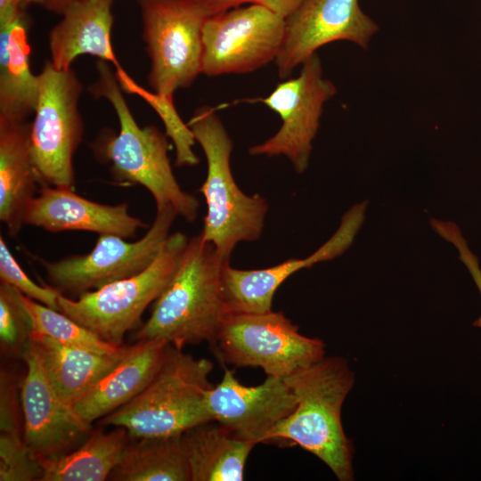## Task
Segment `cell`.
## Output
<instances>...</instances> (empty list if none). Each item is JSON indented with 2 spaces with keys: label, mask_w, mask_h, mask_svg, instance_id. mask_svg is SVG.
<instances>
[{
  "label": "cell",
  "mask_w": 481,
  "mask_h": 481,
  "mask_svg": "<svg viewBox=\"0 0 481 481\" xmlns=\"http://www.w3.org/2000/svg\"><path fill=\"white\" fill-rule=\"evenodd\" d=\"M432 228L444 240L452 243L459 252L460 260L465 265L471 274L481 296V268L477 257L469 249L468 243L461 230L452 222L432 219ZM473 325L481 328V315L473 322Z\"/></svg>",
  "instance_id": "obj_30"
},
{
  "label": "cell",
  "mask_w": 481,
  "mask_h": 481,
  "mask_svg": "<svg viewBox=\"0 0 481 481\" xmlns=\"http://www.w3.org/2000/svg\"><path fill=\"white\" fill-rule=\"evenodd\" d=\"M114 0H79L61 13L62 19L49 34L50 61L58 69H69L77 57L89 54L121 66L112 44Z\"/></svg>",
  "instance_id": "obj_19"
},
{
  "label": "cell",
  "mask_w": 481,
  "mask_h": 481,
  "mask_svg": "<svg viewBox=\"0 0 481 481\" xmlns=\"http://www.w3.org/2000/svg\"><path fill=\"white\" fill-rule=\"evenodd\" d=\"M79 0H42L41 4L48 11L61 14L73 3Z\"/></svg>",
  "instance_id": "obj_33"
},
{
  "label": "cell",
  "mask_w": 481,
  "mask_h": 481,
  "mask_svg": "<svg viewBox=\"0 0 481 481\" xmlns=\"http://www.w3.org/2000/svg\"><path fill=\"white\" fill-rule=\"evenodd\" d=\"M21 358L27 365L20 390L25 443L37 458L64 454L89 435L91 425L55 392L30 341Z\"/></svg>",
  "instance_id": "obj_15"
},
{
  "label": "cell",
  "mask_w": 481,
  "mask_h": 481,
  "mask_svg": "<svg viewBox=\"0 0 481 481\" xmlns=\"http://www.w3.org/2000/svg\"><path fill=\"white\" fill-rule=\"evenodd\" d=\"M22 300L32 320L33 333L49 337L65 345L102 355H114L124 346L111 345L63 313L48 307L22 294Z\"/></svg>",
  "instance_id": "obj_26"
},
{
  "label": "cell",
  "mask_w": 481,
  "mask_h": 481,
  "mask_svg": "<svg viewBox=\"0 0 481 481\" xmlns=\"http://www.w3.org/2000/svg\"><path fill=\"white\" fill-rule=\"evenodd\" d=\"M208 17L225 12L242 4L263 5L286 18L297 10L305 0H195Z\"/></svg>",
  "instance_id": "obj_31"
},
{
  "label": "cell",
  "mask_w": 481,
  "mask_h": 481,
  "mask_svg": "<svg viewBox=\"0 0 481 481\" xmlns=\"http://www.w3.org/2000/svg\"><path fill=\"white\" fill-rule=\"evenodd\" d=\"M23 224L50 232L86 231L113 234L126 239L135 236L138 229L148 226L128 212V205L102 204L77 195L74 188L39 186L38 193L29 202Z\"/></svg>",
  "instance_id": "obj_17"
},
{
  "label": "cell",
  "mask_w": 481,
  "mask_h": 481,
  "mask_svg": "<svg viewBox=\"0 0 481 481\" xmlns=\"http://www.w3.org/2000/svg\"><path fill=\"white\" fill-rule=\"evenodd\" d=\"M378 24L360 7L359 0H305L285 18L281 51L275 60L279 77L335 41H349L366 49Z\"/></svg>",
  "instance_id": "obj_13"
},
{
  "label": "cell",
  "mask_w": 481,
  "mask_h": 481,
  "mask_svg": "<svg viewBox=\"0 0 481 481\" xmlns=\"http://www.w3.org/2000/svg\"><path fill=\"white\" fill-rule=\"evenodd\" d=\"M39 181L30 150V123L0 118V220L10 236L23 224V214Z\"/></svg>",
  "instance_id": "obj_20"
},
{
  "label": "cell",
  "mask_w": 481,
  "mask_h": 481,
  "mask_svg": "<svg viewBox=\"0 0 481 481\" xmlns=\"http://www.w3.org/2000/svg\"><path fill=\"white\" fill-rule=\"evenodd\" d=\"M0 280L26 297L59 311L60 294L51 286H41L33 281L14 258L3 236H0Z\"/></svg>",
  "instance_id": "obj_29"
},
{
  "label": "cell",
  "mask_w": 481,
  "mask_h": 481,
  "mask_svg": "<svg viewBox=\"0 0 481 481\" xmlns=\"http://www.w3.org/2000/svg\"><path fill=\"white\" fill-rule=\"evenodd\" d=\"M21 296L12 286L1 282L0 346L9 357H22L33 333L32 320Z\"/></svg>",
  "instance_id": "obj_28"
},
{
  "label": "cell",
  "mask_w": 481,
  "mask_h": 481,
  "mask_svg": "<svg viewBox=\"0 0 481 481\" xmlns=\"http://www.w3.org/2000/svg\"><path fill=\"white\" fill-rule=\"evenodd\" d=\"M130 438L122 427H115L109 432L94 431L73 452L39 458L44 469L41 481L108 480Z\"/></svg>",
  "instance_id": "obj_24"
},
{
  "label": "cell",
  "mask_w": 481,
  "mask_h": 481,
  "mask_svg": "<svg viewBox=\"0 0 481 481\" xmlns=\"http://www.w3.org/2000/svg\"><path fill=\"white\" fill-rule=\"evenodd\" d=\"M169 343L137 340L119 363L79 398L73 408L86 423L102 420L138 395L160 368Z\"/></svg>",
  "instance_id": "obj_18"
},
{
  "label": "cell",
  "mask_w": 481,
  "mask_h": 481,
  "mask_svg": "<svg viewBox=\"0 0 481 481\" xmlns=\"http://www.w3.org/2000/svg\"><path fill=\"white\" fill-rule=\"evenodd\" d=\"M177 214L167 207L157 209L152 224L135 241L100 234L93 249L57 261L38 258L51 287L60 293L80 296L111 282L135 275L148 267L168 238Z\"/></svg>",
  "instance_id": "obj_10"
},
{
  "label": "cell",
  "mask_w": 481,
  "mask_h": 481,
  "mask_svg": "<svg viewBox=\"0 0 481 481\" xmlns=\"http://www.w3.org/2000/svg\"><path fill=\"white\" fill-rule=\"evenodd\" d=\"M188 240L183 232L172 233L141 273L83 293L77 299L60 293L59 311L102 340L121 346L125 335L138 325L147 306L169 283Z\"/></svg>",
  "instance_id": "obj_6"
},
{
  "label": "cell",
  "mask_w": 481,
  "mask_h": 481,
  "mask_svg": "<svg viewBox=\"0 0 481 481\" xmlns=\"http://www.w3.org/2000/svg\"><path fill=\"white\" fill-rule=\"evenodd\" d=\"M283 379L297 406L272 429L268 443L298 444L325 463L338 480H353V446L341 422L342 405L355 381L346 360L324 357Z\"/></svg>",
  "instance_id": "obj_3"
},
{
  "label": "cell",
  "mask_w": 481,
  "mask_h": 481,
  "mask_svg": "<svg viewBox=\"0 0 481 481\" xmlns=\"http://www.w3.org/2000/svg\"><path fill=\"white\" fill-rule=\"evenodd\" d=\"M181 436L130 438L111 481H191Z\"/></svg>",
  "instance_id": "obj_25"
},
{
  "label": "cell",
  "mask_w": 481,
  "mask_h": 481,
  "mask_svg": "<svg viewBox=\"0 0 481 481\" xmlns=\"http://www.w3.org/2000/svg\"><path fill=\"white\" fill-rule=\"evenodd\" d=\"M226 264L201 233L189 239L176 271L134 338L161 339L181 349L202 342L212 346L231 313L223 286Z\"/></svg>",
  "instance_id": "obj_2"
},
{
  "label": "cell",
  "mask_w": 481,
  "mask_h": 481,
  "mask_svg": "<svg viewBox=\"0 0 481 481\" xmlns=\"http://www.w3.org/2000/svg\"><path fill=\"white\" fill-rule=\"evenodd\" d=\"M222 363L259 367L267 376L285 378L325 355V344L298 331L282 312H231L211 346Z\"/></svg>",
  "instance_id": "obj_8"
},
{
  "label": "cell",
  "mask_w": 481,
  "mask_h": 481,
  "mask_svg": "<svg viewBox=\"0 0 481 481\" xmlns=\"http://www.w3.org/2000/svg\"><path fill=\"white\" fill-rule=\"evenodd\" d=\"M188 126L208 164L206 180L198 190L208 208L201 235L229 262L239 242L260 238L269 206L265 198L247 195L237 185L230 167L233 143L212 108L197 109Z\"/></svg>",
  "instance_id": "obj_5"
},
{
  "label": "cell",
  "mask_w": 481,
  "mask_h": 481,
  "mask_svg": "<svg viewBox=\"0 0 481 481\" xmlns=\"http://www.w3.org/2000/svg\"><path fill=\"white\" fill-rule=\"evenodd\" d=\"M97 79L89 91L95 98L106 99L113 107L119 131L102 132L93 143L98 159L110 165L113 178L119 183L140 184L152 195L157 209L170 207L177 216L193 222L199 200L184 192L176 181L168 158L166 135L150 125L141 127L122 94L115 72L108 62H96Z\"/></svg>",
  "instance_id": "obj_1"
},
{
  "label": "cell",
  "mask_w": 481,
  "mask_h": 481,
  "mask_svg": "<svg viewBox=\"0 0 481 481\" xmlns=\"http://www.w3.org/2000/svg\"><path fill=\"white\" fill-rule=\"evenodd\" d=\"M337 93L335 85L323 77L317 53L302 64L297 77L280 84L265 98L248 100L260 102L276 112L280 129L264 143L249 147L253 156H285L297 173L308 167L313 141L320 126L324 103Z\"/></svg>",
  "instance_id": "obj_12"
},
{
  "label": "cell",
  "mask_w": 481,
  "mask_h": 481,
  "mask_svg": "<svg viewBox=\"0 0 481 481\" xmlns=\"http://www.w3.org/2000/svg\"><path fill=\"white\" fill-rule=\"evenodd\" d=\"M285 18L257 4L208 17L202 29L201 73L244 74L276 60Z\"/></svg>",
  "instance_id": "obj_11"
},
{
  "label": "cell",
  "mask_w": 481,
  "mask_h": 481,
  "mask_svg": "<svg viewBox=\"0 0 481 481\" xmlns=\"http://www.w3.org/2000/svg\"><path fill=\"white\" fill-rule=\"evenodd\" d=\"M26 14L0 26V118L26 121L35 113L37 76L29 65Z\"/></svg>",
  "instance_id": "obj_23"
},
{
  "label": "cell",
  "mask_w": 481,
  "mask_h": 481,
  "mask_svg": "<svg viewBox=\"0 0 481 481\" xmlns=\"http://www.w3.org/2000/svg\"><path fill=\"white\" fill-rule=\"evenodd\" d=\"M207 403L213 420L234 436L255 444L268 443L272 429L297 406L294 393L283 378L267 376L263 383L247 387L228 369L208 391Z\"/></svg>",
  "instance_id": "obj_14"
},
{
  "label": "cell",
  "mask_w": 481,
  "mask_h": 481,
  "mask_svg": "<svg viewBox=\"0 0 481 481\" xmlns=\"http://www.w3.org/2000/svg\"><path fill=\"white\" fill-rule=\"evenodd\" d=\"M43 371L58 395L72 405L110 371L126 346L114 355H102L32 333L30 339Z\"/></svg>",
  "instance_id": "obj_21"
},
{
  "label": "cell",
  "mask_w": 481,
  "mask_h": 481,
  "mask_svg": "<svg viewBox=\"0 0 481 481\" xmlns=\"http://www.w3.org/2000/svg\"><path fill=\"white\" fill-rule=\"evenodd\" d=\"M37 76L30 150L39 184L74 188L73 156L84 133L78 110L83 86L72 69H58L50 61Z\"/></svg>",
  "instance_id": "obj_7"
},
{
  "label": "cell",
  "mask_w": 481,
  "mask_h": 481,
  "mask_svg": "<svg viewBox=\"0 0 481 481\" xmlns=\"http://www.w3.org/2000/svg\"><path fill=\"white\" fill-rule=\"evenodd\" d=\"M213 363L168 345L165 359L148 386L133 400L100 420L122 427L131 438L180 436L210 420L207 397L214 386Z\"/></svg>",
  "instance_id": "obj_4"
},
{
  "label": "cell",
  "mask_w": 481,
  "mask_h": 481,
  "mask_svg": "<svg viewBox=\"0 0 481 481\" xmlns=\"http://www.w3.org/2000/svg\"><path fill=\"white\" fill-rule=\"evenodd\" d=\"M366 202L353 206L334 234L306 258H292L272 267L254 270L236 269L226 264L223 269V286L230 312L271 311L273 296L287 278L302 268L331 260L351 246L363 223Z\"/></svg>",
  "instance_id": "obj_16"
},
{
  "label": "cell",
  "mask_w": 481,
  "mask_h": 481,
  "mask_svg": "<svg viewBox=\"0 0 481 481\" xmlns=\"http://www.w3.org/2000/svg\"><path fill=\"white\" fill-rule=\"evenodd\" d=\"M191 481H242L256 445L234 436L216 420L199 424L181 436Z\"/></svg>",
  "instance_id": "obj_22"
},
{
  "label": "cell",
  "mask_w": 481,
  "mask_h": 481,
  "mask_svg": "<svg viewBox=\"0 0 481 481\" xmlns=\"http://www.w3.org/2000/svg\"><path fill=\"white\" fill-rule=\"evenodd\" d=\"M21 2V4L23 6V8L25 9L26 7L31 5V4H41L42 3V0H20Z\"/></svg>",
  "instance_id": "obj_34"
},
{
  "label": "cell",
  "mask_w": 481,
  "mask_h": 481,
  "mask_svg": "<svg viewBox=\"0 0 481 481\" xmlns=\"http://www.w3.org/2000/svg\"><path fill=\"white\" fill-rule=\"evenodd\" d=\"M20 0H0V26L11 23L25 14Z\"/></svg>",
  "instance_id": "obj_32"
},
{
  "label": "cell",
  "mask_w": 481,
  "mask_h": 481,
  "mask_svg": "<svg viewBox=\"0 0 481 481\" xmlns=\"http://www.w3.org/2000/svg\"><path fill=\"white\" fill-rule=\"evenodd\" d=\"M122 88L130 94H135L146 101L159 114L164 123L166 135L171 138L175 148V165L195 166L200 159L195 155L192 147L194 135L188 124H184L174 104L173 97H167L150 92L136 84L124 69L115 72Z\"/></svg>",
  "instance_id": "obj_27"
},
{
  "label": "cell",
  "mask_w": 481,
  "mask_h": 481,
  "mask_svg": "<svg viewBox=\"0 0 481 481\" xmlns=\"http://www.w3.org/2000/svg\"><path fill=\"white\" fill-rule=\"evenodd\" d=\"M143 39L151 59L148 82L173 97L201 73L202 29L208 18L195 0H138Z\"/></svg>",
  "instance_id": "obj_9"
}]
</instances>
